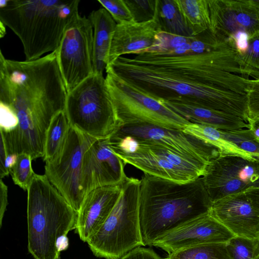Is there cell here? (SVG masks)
Returning a JSON list of instances; mask_svg holds the SVG:
<instances>
[{
	"mask_svg": "<svg viewBox=\"0 0 259 259\" xmlns=\"http://www.w3.org/2000/svg\"><path fill=\"white\" fill-rule=\"evenodd\" d=\"M239 57L235 41L230 39L203 53L121 56L106 68L158 101L180 102L247 121L251 79L242 74Z\"/></svg>",
	"mask_w": 259,
	"mask_h": 259,
	"instance_id": "6da1fadb",
	"label": "cell"
},
{
	"mask_svg": "<svg viewBox=\"0 0 259 259\" xmlns=\"http://www.w3.org/2000/svg\"><path fill=\"white\" fill-rule=\"evenodd\" d=\"M67 96L56 51L34 60L16 61L0 51V104L16 115L19 135H45L54 115L64 110Z\"/></svg>",
	"mask_w": 259,
	"mask_h": 259,
	"instance_id": "7a4b0ae2",
	"label": "cell"
},
{
	"mask_svg": "<svg viewBox=\"0 0 259 259\" xmlns=\"http://www.w3.org/2000/svg\"><path fill=\"white\" fill-rule=\"evenodd\" d=\"M212 204L202 177L180 183L144 174L140 180V227L143 246L208 213Z\"/></svg>",
	"mask_w": 259,
	"mask_h": 259,
	"instance_id": "3957f363",
	"label": "cell"
},
{
	"mask_svg": "<svg viewBox=\"0 0 259 259\" xmlns=\"http://www.w3.org/2000/svg\"><path fill=\"white\" fill-rule=\"evenodd\" d=\"M79 0H9L0 22L19 38L25 60L55 52L68 24L78 15Z\"/></svg>",
	"mask_w": 259,
	"mask_h": 259,
	"instance_id": "277c9868",
	"label": "cell"
},
{
	"mask_svg": "<svg viewBox=\"0 0 259 259\" xmlns=\"http://www.w3.org/2000/svg\"><path fill=\"white\" fill-rule=\"evenodd\" d=\"M27 191L28 251L34 259H59L78 212L45 175L36 174Z\"/></svg>",
	"mask_w": 259,
	"mask_h": 259,
	"instance_id": "5b68a950",
	"label": "cell"
},
{
	"mask_svg": "<svg viewBox=\"0 0 259 259\" xmlns=\"http://www.w3.org/2000/svg\"><path fill=\"white\" fill-rule=\"evenodd\" d=\"M140 180L127 177L111 212L101 227L87 240L95 256L120 259L143 246L139 219Z\"/></svg>",
	"mask_w": 259,
	"mask_h": 259,
	"instance_id": "8992f818",
	"label": "cell"
},
{
	"mask_svg": "<svg viewBox=\"0 0 259 259\" xmlns=\"http://www.w3.org/2000/svg\"><path fill=\"white\" fill-rule=\"evenodd\" d=\"M64 111L70 125L96 139L120 126L103 74H93L68 93Z\"/></svg>",
	"mask_w": 259,
	"mask_h": 259,
	"instance_id": "52a82bcc",
	"label": "cell"
},
{
	"mask_svg": "<svg viewBox=\"0 0 259 259\" xmlns=\"http://www.w3.org/2000/svg\"><path fill=\"white\" fill-rule=\"evenodd\" d=\"M106 84L121 125L148 124L183 130L190 123L160 102L142 93L106 69Z\"/></svg>",
	"mask_w": 259,
	"mask_h": 259,
	"instance_id": "ba28073f",
	"label": "cell"
},
{
	"mask_svg": "<svg viewBox=\"0 0 259 259\" xmlns=\"http://www.w3.org/2000/svg\"><path fill=\"white\" fill-rule=\"evenodd\" d=\"M135 151L117 156L144 174L184 183L202 177L206 163L153 142L136 139Z\"/></svg>",
	"mask_w": 259,
	"mask_h": 259,
	"instance_id": "9c48e42d",
	"label": "cell"
},
{
	"mask_svg": "<svg viewBox=\"0 0 259 259\" xmlns=\"http://www.w3.org/2000/svg\"><path fill=\"white\" fill-rule=\"evenodd\" d=\"M56 53L67 93L94 73L93 28L88 17L79 14L68 24Z\"/></svg>",
	"mask_w": 259,
	"mask_h": 259,
	"instance_id": "30bf717a",
	"label": "cell"
},
{
	"mask_svg": "<svg viewBox=\"0 0 259 259\" xmlns=\"http://www.w3.org/2000/svg\"><path fill=\"white\" fill-rule=\"evenodd\" d=\"M97 139L70 125L61 152L53 160L46 162L45 175L77 211L83 199L80 186L82 158Z\"/></svg>",
	"mask_w": 259,
	"mask_h": 259,
	"instance_id": "8fae6325",
	"label": "cell"
},
{
	"mask_svg": "<svg viewBox=\"0 0 259 259\" xmlns=\"http://www.w3.org/2000/svg\"><path fill=\"white\" fill-rule=\"evenodd\" d=\"M202 178L212 203L259 186V161L236 155H221L207 164Z\"/></svg>",
	"mask_w": 259,
	"mask_h": 259,
	"instance_id": "7c38bea8",
	"label": "cell"
},
{
	"mask_svg": "<svg viewBox=\"0 0 259 259\" xmlns=\"http://www.w3.org/2000/svg\"><path fill=\"white\" fill-rule=\"evenodd\" d=\"M113 134L153 142L206 163L222 155L214 146L181 130L148 124H133L121 125Z\"/></svg>",
	"mask_w": 259,
	"mask_h": 259,
	"instance_id": "4fadbf2b",
	"label": "cell"
},
{
	"mask_svg": "<svg viewBox=\"0 0 259 259\" xmlns=\"http://www.w3.org/2000/svg\"><path fill=\"white\" fill-rule=\"evenodd\" d=\"M209 30L222 40L240 33L259 32V8L254 0H207Z\"/></svg>",
	"mask_w": 259,
	"mask_h": 259,
	"instance_id": "5bb4252c",
	"label": "cell"
},
{
	"mask_svg": "<svg viewBox=\"0 0 259 259\" xmlns=\"http://www.w3.org/2000/svg\"><path fill=\"white\" fill-rule=\"evenodd\" d=\"M109 137L97 139L83 155L80 178L83 198L94 189L121 184L127 178L125 164L110 148Z\"/></svg>",
	"mask_w": 259,
	"mask_h": 259,
	"instance_id": "9a60e30c",
	"label": "cell"
},
{
	"mask_svg": "<svg viewBox=\"0 0 259 259\" xmlns=\"http://www.w3.org/2000/svg\"><path fill=\"white\" fill-rule=\"evenodd\" d=\"M234 236L208 212L158 237L152 246L170 254L200 244L226 243Z\"/></svg>",
	"mask_w": 259,
	"mask_h": 259,
	"instance_id": "2e32d148",
	"label": "cell"
},
{
	"mask_svg": "<svg viewBox=\"0 0 259 259\" xmlns=\"http://www.w3.org/2000/svg\"><path fill=\"white\" fill-rule=\"evenodd\" d=\"M208 213L235 236L258 237L259 213L245 192L229 195L213 202Z\"/></svg>",
	"mask_w": 259,
	"mask_h": 259,
	"instance_id": "e0dca14e",
	"label": "cell"
},
{
	"mask_svg": "<svg viewBox=\"0 0 259 259\" xmlns=\"http://www.w3.org/2000/svg\"><path fill=\"white\" fill-rule=\"evenodd\" d=\"M123 183L99 187L84 197L75 228L82 241L87 242L107 219L121 194Z\"/></svg>",
	"mask_w": 259,
	"mask_h": 259,
	"instance_id": "ac0fdd59",
	"label": "cell"
},
{
	"mask_svg": "<svg viewBox=\"0 0 259 259\" xmlns=\"http://www.w3.org/2000/svg\"><path fill=\"white\" fill-rule=\"evenodd\" d=\"M161 31V27L157 17L146 22L117 24L112 39L108 64L125 55H137L147 51L154 45L157 35Z\"/></svg>",
	"mask_w": 259,
	"mask_h": 259,
	"instance_id": "d6986e66",
	"label": "cell"
},
{
	"mask_svg": "<svg viewBox=\"0 0 259 259\" xmlns=\"http://www.w3.org/2000/svg\"><path fill=\"white\" fill-rule=\"evenodd\" d=\"M192 123L211 126L225 131L248 127L247 121L225 112L177 101H159Z\"/></svg>",
	"mask_w": 259,
	"mask_h": 259,
	"instance_id": "ffe728a7",
	"label": "cell"
},
{
	"mask_svg": "<svg viewBox=\"0 0 259 259\" xmlns=\"http://www.w3.org/2000/svg\"><path fill=\"white\" fill-rule=\"evenodd\" d=\"M88 18L93 28L94 72L103 74L108 57L116 23L104 8L93 11Z\"/></svg>",
	"mask_w": 259,
	"mask_h": 259,
	"instance_id": "44dd1931",
	"label": "cell"
},
{
	"mask_svg": "<svg viewBox=\"0 0 259 259\" xmlns=\"http://www.w3.org/2000/svg\"><path fill=\"white\" fill-rule=\"evenodd\" d=\"M183 131L218 148L222 155H236L255 159L251 155L228 140L223 132L214 127L190 123Z\"/></svg>",
	"mask_w": 259,
	"mask_h": 259,
	"instance_id": "7402d4cb",
	"label": "cell"
},
{
	"mask_svg": "<svg viewBox=\"0 0 259 259\" xmlns=\"http://www.w3.org/2000/svg\"><path fill=\"white\" fill-rule=\"evenodd\" d=\"M191 36L209 30L210 19L207 0H175Z\"/></svg>",
	"mask_w": 259,
	"mask_h": 259,
	"instance_id": "603a6c76",
	"label": "cell"
},
{
	"mask_svg": "<svg viewBox=\"0 0 259 259\" xmlns=\"http://www.w3.org/2000/svg\"><path fill=\"white\" fill-rule=\"evenodd\" d=\"M70 127L64 110L58 112L52 119L45 139L44 160L49 162L56 158L61 152Z\"/></svg>",
	"mask_w": 259,
	"mask_h": 259,
	"instance_id": "cb8c5ba5",
	"label": "cell"
},
{
	"mask_svg": "<svg viewBox=\"0 0 259 259\" xmlns=\"http://www.w3.org/2000/svg\"><path fill=\"white\" fill-rule=\"evenodd\" d=\"M157 18L162 31L181 36H191L175 0H158Z\"/></svg>",
	"mask_w": 259,
	"mask_h": 259,
	"instance_id": "d4e9b609",
	"label": "cell"
},
{
	"mask_svg": "<svg viewBox=\"0 0 259 259\" xmlns=\"http://www.w3.org/2000/svg\"><path fill=\"white\" fill-rule=\"evenodd\" d=\"M195 36H184L161 31L154 45L145 52L182 55L192 53Z\"/></svg>",
	"mask_w": 259,
	"mask_h": 259,
	"instance_id": "484cf974",
	"label": "cell"
},
{
	"mask_svg": "<svg viewBox=\"0 0 259 259\" xmlns=\"http://www.w3.org/2000/svg\"><path fill=\"white\" fill-rule=\"evenodd\" d=\"M164 259H230L226 243L200 244L170 254Z\"/></svg>",
	"mask_w": 259,
	"mask_h": 259,
	"instance_id": "4316f807",
	"label": "cell"
},
{
	"mask_svg": "<svg viewBox=\"0 0 259 259\" xmlns=\"http://www.w3.org/2000/svg\"><path fill=\"white\" fill-rule=\"evenodd\" d=\"M239 63L243 76L259 79V32L248 38L246 49L239 53Z\"/></svg>",
	"mask_w": 259,
	"mask_h": 259,
	"instance_id": "83f0119b",
	"label": "cell"
},
{
	"mask_svg": "<svg viewBox=\"0 0 259 259\" xmlns=\"http://www.w3.org/2000/svg\"><path fill=\"white\" fill-rule=\"evenodd\" d=\"M230 259H257L259 240L235 236L226 243Z\"/></svg>",
	"mask_w": 259,
	"mask_h": 259,
	"instance_id": "f1b7e54d",
	"label": "cell"
},
{
	"mask_svg": "<svg viewBox=\"0 0 259 259\" xmlns=\"http://www.w3.org/2000/svg\"><path fill=\"white\" fill-rule=\"evenodd\" d=\"M32 160L28 154H19L17 161L10 173L14 184L24 191H27L36 174L31 166Z\"/></svg>",
	"mask_w": 259,
	"mask_h": 259,
	"instance_id": "f546056e",
	"label": "cell"
},
{
	"mask_svg": "<svg viewBox=\"0 0 259 259\" xmlns=\"http://www.w3.org/2000/svg\"><path fill=\"white\" fill-rule=\"evenodd\" d=\"M135 23L146 22L157 17L158 0H124Z\"/></svg>",
	"mask_w": 259,
	"mask_h": 259,
	"instance_id": "4dcf8cb0",
	"label": "cell"
},
{
	"mask_svg": "<svg viewBox=\"0 0 259 259\" xmlns=\"http://www.w3.org/2000/svg\"><path fill=\"white\" fill-rule=\"evenodd\" d=\"M222 131L228 140L259 161V142L248 128L239 131Z\"/></svg>",
	"mask_w": 259,
	"mask_h": 259,
	"instance_id": "1f68e13d",
	"label": "cell"
},
{
	"mask_svg": "<svg viewBox=\"0 0 259 259\" xmlns=\"http://www.w3.org/2000/svg\"><path fill=\"white\" fill-rule=\"evenodd\" d=\"M98 2L109 12L117 24L134 22L124 0H98Z\"/></svg>",
	"mask_w": 259,
	"mask_h": 259,
	"instance_id": "d6a6232c",
	"label": "cell"
},
{
	"mask_svg": "<svg viewBox=\"0 0 259 259\" xmlns=\"http://www.w3.org/2000/svg\"><path fill=\"white\" fill-rule=\"evenodd\" d=\"M248 118H259V79L250 80L247 93Z\"/></svg>",
	"mask_w": 259,
	"mask_h": 259,
	"instance_id": "836d02e7",
	"label": "cell"
},
{
	"mask_svg": "<svg viewBox=\"0 0 259 259\" xmlns=\"http://www.w3.org/2000/svg\"><path fill=\"white\" fill-rule=\"evenodd\" d=\"M18 122L14 112L8 106L0 104V131L11 133L16 129Z\"/></svg>",
	"mask_w": 259,
	"mask_h": 259,
	"instance_id": "e575fe53",
	"label": "cell"
},
{
	"mask_svg": "<svg viewBox=\"0 0 259 259\" xmlns=\"http://www.w3.org/2000/svg\"><path fill=\"white\" fill-rule=\"evenodd\" d=\"M120 259H162L156 253L150 248L137 247L125 255Z\"/></svg>",
	"mask_w": 259,
	"mask_h": 259,
	"instance_id": "d590c367",
	"label": "cell"
},
{
	"mask_svg": "<svg viewBox=\"0 0 259 259\" xmlns=\"http://www.w3.org/2000/svg\"><path fill=\"white\" fill-rule=\"evenodd\" d=\"M8 188L2 179L0 180V228L2 227L3 220L7 206L8 204Z\"/></svg>",
	"mask_w": 259,
	"mask_h": 259,
	"instance_id": "8d00e7d4",
	"label": "cell"
},
{
	"mask_svg": "<svg viewBox=\"0 0 259 259\" xmlns=\"http://www.w3.org/2000/svg\"><path fill=\"white\" fill-rule=\"evenodd\" d=\"M245 193L253 208L259 213V186L250 189Z\"/></svg>",
	"mask_w": 259,
	"mask_h": 259,
	"instance_id": "74e56055",
	"label": "cell"
},
{
	"mask_svg": "<svg viewBox=\"0 0 259 259\" xmlns=\"http://www.w3.org/2000/svg\"><path fill=\"white\" fill-rule=\"evenodd\" d=\"M248 127L252 136L259 142V118H248Z\"/></svg>",
	"mask_w": 259,
	"mask_h": 259,
	"instance_id": "f35d334b",
	"label": "cell"
},
{
	"mask_svg": "<svg viewBox=\"0 0 259 259\" xmlns=\"http://www.w3.org/2000/svg\"><path fill=\"white\" fill-rule=\"evenodd\" d=\"M6 26L1 22H0V36L1 38L3 37L6 34Z\"/></svg>",
	"mask_w": 259,
	"mask_h": 259,
	"instance_id": "ab89813d",
	"label": "cell"
},
{
	"mask_svg": "<svg viewBox=\"0 0 259 259\" xmlns=\"http://www.w3.org/2000/svg\"><path fill=\"white\" fill-rule=\"evenodd\" d=\"M9 0H1L0 1V9L6 7L8 4Z\"/></svg>",
	"mask_w": 259,
	"mask_h": 259,
	"instance_id": "60d3db41",
	"label": "cell"
},
{
	"mask_svg": "<svg viewBox=\"0 0 259 259\" xmlns=\"http://www.w3.org/2000/svg\"><path fill=\"white\" fill-rule=\"evenodd\" d=\"M254 2L255 4L257 6V7L259 8V0L256 1L254 0Z\"/></svg>",
	"mask_w": 259,
	"mask_h": 259,
	"instance_id": "b9f144b4",
	"label": "cell"
},
{
	"mask_svg": "<svg viewBox=\"0 0 259 259\" xmlns=\"http://www.w3.org/2000/svg\"><path fill=\"white\" fill-rule=\"evenodd\" d=\"M257 238H258V240H259V234H258V236Z\"/></svg>",
	"mask_w": 259,
	"mask_h": 259,
	"instance_id": "7bdbcfd3",
	"label": "cell"
},
{
	"mask_svg": "<svg viewBox=\"0 0 259 259\" xmlns=\"http://www.w3.org/2000/svg\"><path fill=\"white\" fill-rule=\"evenodd\" d=\"M257 259H259V257Z\"/></svg>",
	"mask_w": 259,
	"mask_h": 259,
	"instance_id": "ee69618b",
	"label": "cell"
}]
</instances>
